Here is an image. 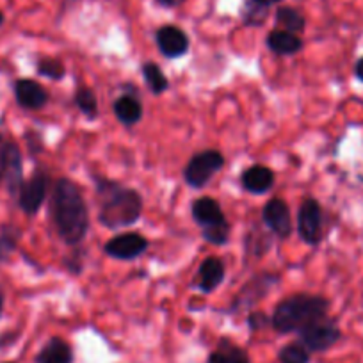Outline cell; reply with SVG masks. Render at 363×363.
Instances as JSON below:
<instances>
[{
	"label": "cell",
	"instance_id": "obj_1",
	"mask_svg": "<svg viewBox=\"0 0 363 363\" xmlns=\"http://www.w3.org/2000/svg\"><path fill=\"white\" fill-rule=\"evenodd\" d=\"M48 214L59 239L66 246L77 247L84 242L89 230V211L84 193L69 178H59L52 187Z\"/></svg>",
	"mask_w": 363,
	"mask_h": 363
},
{
	"label": "cell",
	"instance_id": "obj_2",
	"mask_svg": "<svg viewBox=\"0 0 363 363\" xmlns=\"http://www.w3.org/2000/svg\"><path fill=\"white\" fill-rule=\"evenodd\" d=\"M95 194L99 205V221L106 228H128L141 219L145 203L139 191L116 180L96 177Z\"/></svg>",
	"mask_w": 363,
	"mask_h": 363
},
{
	"label": "cell",
	"instance_id": "obj_3",
	"mask_svg": "<svg viewBox=\"0 0 363 363\" xmlns=\"http://www.w3.org/2000/svg\"><path fill=\"white\" fill-rule=\"evenodd\" d=\"M330 301L317 294H292L281 299L271 315V328L281 335L298 333L308 324L328 317Z\"/></svg>",
	"mask_w": 363,
	"mask_h": 363
},
{
	"label": "cell",
	"instance_id": "obj_4",
	"mask_svg": "<svg viewBox=\"0 0 363 363\" xmlns=\"http://www.w3.org/2000/svg\"><path fill=\"white\" fill-rule=\"evenodd\" d=\"M223 166H225V157L219 150H203L194 153L184 167V180L193 189H203L223 169Z\"/></svg>",
	"mask_w": 363,
	"mask_h": 363
},
{
	"label": "cell",
	"instance_id": "obj_5",
	"mask_svg": "<svg viewBox=\"0 0 363 363\" xmlns=\"http://www.w3.org/2000/svg\"><path fill=\"white\" fill-rule=\"evenodd\" d=\"M280 284V274L278 272H258L251 280H247L242 285L237 296L233 298L232 305L228 306L230 313L244 312L251 310L255 305L262 301L272 289Z\"/></svg>",
	"mask_w": 363,
	"mask_h": 363
},
{
	"label": "cell",
	"instance_id": "obj_6",
	"mask_svg": "<svg viewBox=\"0 0 363 363\" xmlns=\"http://www.w3.org/2000/svg\"><path fill=\"white\" fill-rule=\"evenodd\" d=\"M48 191H50V174L43 167H36L30 178L23 182L22 189H20L18 200H16L20 211L29 218L36 216L41 205L47 200Z\"/></svg>",
	"mask_w": 363,
	"mask_h": 363
},
{
	"label": "cell",
	"instance_id": "obj_7",
	"mask_svg": "<svg viewBox=\"0 0 363 363\" xmlns=\"http://www.w3.org/2000/svg\"><path fill=\"white\" fill-rule=\"evenodd\" d=\"M298 337L299 342L310 352H324L340 340L342 331L333 319L324 317V319L315 320V323L308 324L301 331H298Z\"/></svg>",
	"mask_w": 363,
	"mask_h": 363
},
{
	"label": "cell",
	"instance_id": "obj_8",
	"mask_svg": "<svg viewBox=\"0 0 363 363\" xmlns=\"http://www.w3.org/2000/svg\"><path fill=\"white\" fill-rule=\"evenodd\" d=\"M298 233L308 246L323 240V208L315 198H306L298 211Z\"/></svg>",
	"mask_w": 363,
	"mask_h": 363
},
{
	"label": "cell",
	"instance_id": "obj_9",
	"mask_svg": "<svg viewBox=\"0 0 363 363\" xmlns=\"http://www.w3.org/2000/svg\"><path fill=\"white\" fill-rule=\"evenodd\" d=\"M262 225L278 239H289L294 232V225L287 201L281 198H271L262 211Z\"/></svg>",
	"mask_w": 363,
	"mask_h": 363
},
{
	"label": "cell",
	"instance_id": "obj_10",
	"mask_svg": "<svg viewBox=\"0 0 363 363\" xmlns=\"http://www.w3.org/2000/svg\"><path fill=\"white\" fill-rule=\"evenodd\" d=\"M150 247L148 239L138 232L120 233L104 246V253L114 260H135Z\"/></svg>",
	"mask_w": 363,
	"mask_h": 363
},
{
	"label": "cell",
	"instance_id": "obj_11",
	"mask_svg": "<svg viewBox=\"0 0 363 363\" xmlns=\"http://www.w3.org/2000/svg\"><path fill=\"white\" fill-rule=\"evenodd\" d=\"M155 43L160 54L167 59H178L189 52L191 41L184 29L177 26H162L155 33Z\"/></svg>",
	"mask_w": 363,
	"mask_h": 363
},
{
	"label": "cell",
	"instance_id": "obj_12",
	"mask_svg": "<svg viewBox=\"0 0 363 363\" xmlns=\"http://www.w3.org/2000/svg\"><path fill=\"white\" fill-rule=\"evenodd\" d=\"M13 93L18 107L23 111H41L48 104V91L34 79H16Z\"/></svg>",
	"mask_w": 363,
	"mask_h": 363
},
{
	"label": "cell",
	"instance_id": "obj_13",
	"mask_svg": "<svg viewBox=\"0 0 363 363\" xmlns=\"http://www.w3.org/2000/svg\"><path fill=\"white\" fill-rule=\"evenodd\" d=\"M23 155L20 150L18 143L8 141V162H6V173H4V184L8 189L9 196L13 200H18L20 189L23 186Z\"/></svg>",
	"mask_w": 363,
	"mask_h": 363
},
{
	"label": "cell",
	"instance_id": "obj_14",
	"mask_svg": "<svg viewBox=\"0 0 363 363\" xmlns=\"http://www.w3.org/2000/svg\"><path fill=\"white\" fill-rule=\"evenodd\" d=\"M225 274L226 269L221 258L207 257L201 262L200 267H198L194 285H196L198 291L203 292V294H211V292H214L216 289L225 281Z\"/></svg>",
	"mask_w": 363,
	"mask_h": 363
},
{
	"label": "cell",
	"instance_id": "obj_15",
	"mask_svg": "<svg viewBox=\"0 0 363 363\" xmlns=\"http://www.w3.org/2000/svg\"><path fill=\"white\" fill-rule=\"evenodd\" d=\"M240 184L251 194H265L274 186V173L271 167L253 164L240 174Z\"/></svg>",
	"mask_w": 363,
	"mask_h": 363
},
{
	"label": "cell",
	"instance_id": "obj_16",
	"mask_svg": "<svg viewBox=\"0 0 363 363\" xmlns=\"http://www.w3.org/2000/svg\"><path fill=\"white\" fill-rule=\"evenodd\" d=\"M191 214H193L194 223L200 226L201 230L208 228L212 225H218V223L225 221L226 216L223 214V208L219 205L218 200L214 198H198L191 205Z\"/></svg>",
	"mask_w": 363,
	"mask_h": 363
},
{
	"label": "cell",
	"instance_id": "obj_17",
	"mask_svg": "<svg viewBox=\"0 0 363 363\" xmlns=\"http://www.w3.org/2000/svg\"><path fill=\"white\" fill-rule=\"evenodd\" d=\"M265 45H267L269 50L278 55H296L305 47L299 34L289 33V30L284 29L271 30L265 38Z\"/></svg>",
	"mask_w": 363,
	"mask_h": 363
},
{
	"label": "cell",
	"instance_id": "obj_18",
	"mask_svg": "<svg viewBox=\"0 0 363 363\" xmlns=\"http://www.w3.org/2000/svg\"><path fill=\"white\" fill-rule=\"evenodd\" d=\"M34 363H73L72 345L61 337L48 338L47 344L40 349Z\"/></svg>",
	"mask_w": 363,
	"mask_h": 363
},
{
	"label": "cell",
	"instance_id": "obj_19",
	"mask_svg": "<svg viewBox=\"0 0 363 363\" xmlns=\"http://www.w3.org/2000/svg\"><path fill=\"white\" fill-rule=\"evenodd\" d=\"M114 116L125 127H134L143 120V104L135 95H121L113 106Z\"/></svg>",
	"mask_w": 363,
	"mask_h": 363
},
{
	"label": "cell",
	"instance_id": "obj_20",
	"mask_svg": "<svg viewBox=\"0 0 363 363\" xmlns=\"http://www.w3.org/2000/svg\"><path fill=\"white\" fill-rule=\"evenodd\" d=\"M207 363H251L246 349L233 344L230 338H219L218 347L208 354Z\"/></svg>",
	"mask_w": 363,
	"mask_h": 363
},
{
	"label": "cell",
	"instance_id": "obj_21",
	"mask_svg": "<svg viewBox=\"0 0 363 363\" xmlns=\"http://www.w3.org/2000/svg\"><path fill=\"white\" fill-rule=\"evenodd\" d=\"M274 22L278 29L289 30V33L301 34L306 29V18L299 9L291 8V6H280L274 13Z\"/></svg>",
	"mask_w": 363,
	"mask_h": 363
},
{
	"label": "cell",
	"instance_id": "obj_22",
	"mask_svg": "<svg viewBox=\"0 0 363 363\" xmlns=\"http://www.w3.org/2000/svg\"><path fill=\"white\" fill-rule=\"evenodd\" d=\"M246 246V253L253 258H262L272 246V233L267 228H260V226H253L251 232L246 235L244 240Z\"/></svg>",
	"mask_w": 363,
	"mask_h": 363
},
{
	"label": "cell",
	"instance_id": "obj_23",
	"mask_svg": "<svg viewBox=\"0 0 363 363\" xmlns=\"http://www.w3.org/2000/svg\"><path fill=\"white\" fill-rule=\"evenodd\" d=\"M20 239H22V230L15 225H0V265L8 264L11 260L13 253L18 250Z\"/></svg>",
	"mask_w": 363,
	"mask_h": 363
},
{
	"label": "cell",
	"instance_id": "obj_24",
	"mask_svg": "<svg viewBox=\"0 0 363 363\" xmlns=\"http://www.w3.org/2000/svg\"><path fill=\"white\" fill-rule=\"evenodd\" d=\"M143 77H145V82L148 86V89L152 91L153 95H162L166 93L167 87H169V80L164 75V72L160 69V66L157 62L148 61L141 66Z\"/></svg>",
	"mask_w": 363,
	"mask_h": 363
},
{
	"label": "cell",
	"instance_id": "obj_25",
	"mask_svg": "<svg viewBox=\"0 0 363 363\" xmlns=\"http://www.w3.org/2000/svg\"><path fill=\"white\" fill-rule=\"evenodd\" d=\"M75 106L87 120H95L99 116V100H96V95L93 93V89L86 86H80L79 89L75 91Z\"/></svg>",
	"mask_w": 363,
	"mask_h": 363
},
{
	"label": "cell",
	"instance_id": "obj_26",
	"mask_svg": "<svg viewBox=\"0 0 363 363\" xmlns=\"http://www.w3.org/2000/svg\"><path fill=\"white\" fill-rule=\"evenodd\" d=\"M278 362L280 363H310L312 362V352L301 344V342H291L284 345L278 352Z\"/></svg>",
	"mask_w": 363,
	"mask_h": 363
},
{
	"label": "cell",
	"instance_id": "obj_27",
	"mask_svg": "<svg viewBox=\"0 0 363 363\" xmlns=\"http://www.w3.org/2000/svg\"><path fill=\"white\" fill-rule=\"evenodd\" d=\"M240 16H242L244 26L260 27L262 23L267 20L269 8H264V6L253 2V0H246V2H244V8H242V13H240Z\"/></svg>",
	"mask_w": 363,
	"mask_h": 363
},
{
	"label": "cell",
	"instance_id": "obj_28",
	"mask_svg": "<svg viewBox=\"0 0 363 363\" xmlns=\"http://www.w3.org/2000/svg\"><path fill=\"white\" fill-rule=\"evenodd\" d=\"M36 72L50 80H62L66 77L65 65L55 57H40L36 62Z\"/></svg>",
	"mask_w": 363,
	"mask_h": 363
},
{
	"label": "cell",
	"instance_id": "obj_29",
	"mask_svg": "<svg viewBox=\"0 0 363 363\" xmlns=\"http://www.w3.org/2000/svg\"><path fill=\"white\" fill-rule=\"evenodd\" d=\"M230 232H232V226H230L228 219L218 223V225H212L208 228L201 230V235L212 246H223V244L228 242Z\"/></svg>",
	"mask_w": 363,
	"mask_h": 363
},
{
	"label": "cell",
	"instance_id": "obj_30",
	"mask_svg": "<svg viewBox=\"0 0 363 363\" xmlns=\"http://www.w3.org/2000/svg\"><path fill=\"white\" fill-rule=\"evenodd\" d=\"M247 326L251 331H260L265 330L267 326H271V317L265 312H250L247 313Z\"/></svg>",
	"mask_w": 363,
	"mask_h": 363
},
{
	"label": "cell",
	"instance_id": "obj_31",
	"mask_svg": "<svg viewBox=\"0 0 363 363\" xmlns=\"http://www.w3.org/2000/svg\"><path fill=\"white\" fill-rule=\"evenodd\" d=\"M82 257L84 255L80 253L79 250L77 251H73V253H69L68 257L65 258V269L68 272H72V274H80V272H82V269H84V260H82Z\"/></svg>",
	"mask_w": 363,
	"mask_h": 363
},
{
	"label": "cell",
	"instance_id": "obj_32",
	"mask_svg": "<svg viewBox=\"0 0 363 363\" xmlns=\"http://www.w3.org/2000/svg\"><path fill=\"white\" fill-rule=\"evenodd\" d=\"M26 143H27V148H29V153L33 157H36L38 153H41V150H43V139H41V135L38 134V132L27 130Z\"/></svg>",
	"mask_w": 363,
	"mask_h": 363
},
{
	"label": "cell",
	"instance_id": "obj_33",
	"mask_svg": "<svg viewBox=\"0 0 363 363\" xmlns=\"http://www.w3.org/2000/svg\"><path fill=\"white\" fill-rule=\"evenodd\" d=\"M8 141L4 134L0 132V186L4 184V173H6V162H8Z\"/></svg>",
	"mask_w": 363,
	"mask_h": 363
},
{
	"label": "cell",
	"instance_id": "obj_34",
	"mask_svg": "<svg viewBox=\"0 0 363 363\" xmlns=\"http://www.w3.org/2000/svg\"><path fill=\"white\" fill-rule=\"evenodd\" d=\"M157 4L162 6V8H167V9H174L178 8V6H182L186 0H155Z\"/></svg>",
	"mask_w": 363,
	"mask_h": 363
},
{
	"label": "cell",
	"instance_id": "obj_35",
	"mask_svg": "<svg viewBox=\"0 0 363 363\" xmlns=\"http://www.w3.org/2000/svg\"><path fill=\"white\" fill-rule=\"evenodd\" d=\"M354 75L359 82H363V57H359L354 65Z\"/></svg>",
	"mask_w": 363,
	"mask_h": 363
},
{
	"label": "cell",
	"instance_id": "obj_36",
	"mask_svg": "<svg viewBox=\"0 0 363 363\" xmlns=\"http://www.w3.org/2000/svg\"><path fill=\"white\" fill-rule=\"evenodd\" d=\"M253 2H257V4L264 6V8H271V6L281 4V2H284V0H253Z\"/></svg>",
	"mask_w": 363,
	"mask_h": 363
},
{
	"label": "cell",
	"instance_id": "obj_37",
	"mask_svg": "<svg viewBox=\"0 0 363 363\" xmlns=\"http://www.w3.org/2000/svg\"><path fill=\"white\" fill-rule=\"evenodd\" d=\"M4 305H6V296L4 292L0 291V317H2V313H4Z\"/></svg>",
	"mask_w": 363,
	"mask_h": 363
},
{
	"label": "cell",
	"instance_id": "obj_38",
	"mask_svg": "<svg viewBox=\"0 0 363 363\" xmlns=\"http://www.w3.org/2000/svg\"><path fill=\"white\" fill-rule=\"evenodd\" d=\"M4 22H6V15L2 11H0V27L4 26Z\"/></svg>",
	"mask_w": 363,
	"mask_h": 363
},
{
	"label": "cell",
	"instance_id": "obj_39",
	"mask_svg": "<svg viewBox=\"0 0 363 363\" xmlns=\"http://www.w3.org/2000/svg\"><path fill=\"white\" fill-rule=\"evenodd\" d=\"M0 363H15V362H0Z\"/></svg>",
	"mask_w": 363,
	"mask_h": 363
}]
</instances>
